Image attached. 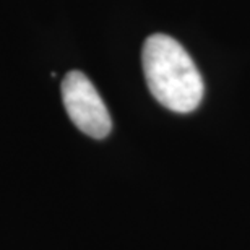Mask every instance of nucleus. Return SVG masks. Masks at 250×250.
<instances>
[{
    "label": "nucleus",
    "instance_id": "1",
    "mask_svg": "<svg viewBox=\"0 0 250 250\" xmlns=\"http://www.w3.org/2000/svg\"><path fill=\"white\" fill-rule=\"evenodd\" d=\"M143 73L154 99L177 114L195 111L205 84L188 52L167 34H151L142 51Z\"/></svg>",
    "mask_w": 250,
    "mask_h": 250
},
{
    "label": "nucleus",
    "instance_id": "2",
    "mask_svg": "<svg viewBox=\"0 0 250 250\" xmlns=\"http://www.w3.org/2000/svg\"><path fill=\"white\" fill-rule=\"evenodd\" d=\"M62 101L70 121L84 135L96 140L111 133L112 121L103 98L86 75L72 70L62 80Z\"/></svg>",
    "mask_w": 250,
    "mask_h": 250
}]
</instances>
